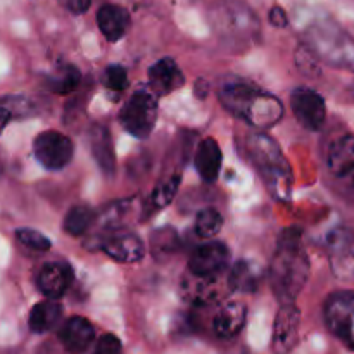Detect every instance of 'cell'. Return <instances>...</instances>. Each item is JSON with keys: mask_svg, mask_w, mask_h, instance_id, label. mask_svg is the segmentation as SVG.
<instances>
[{"mask_svg": "<svg viewBox=\"0 0 354 354\" xmlns=\"http://www.w3.org/2000/svg\"><path fill=\"white\" fill-rule=\"evenodd\" d=\"M220 99L223 106L252 127H273L282 118L283 107L277 97L261 92L244 82H232L221 88Z\"/></svg>", "mask_w": 354, "mask_h": 354, "instance_id": "cell-2", "label": "cell"}, {"mask_svg": "<svg viewBox=\"0 0 354 354\" xmlns=\"http://www.w3.org/2000/svg\"><path fill=\"white\" fill-rule=\"evenodd\" d=\"M325 322L332 334L354 349V292H337L328 297Z\"/></svg>", "mask_w": 354, "mask_h": 354, "instance_id": "cell-6", "label": "cell"}, {"mask_svg": "<svg viewBox=\"0 0 354 354\" xmlns=\"http://www.w3.org/2000/svg\"><path fill=\"white\" fill-rule=\"evenodd\" d=\"M248 154L263 178L268 182L272 194L280 196V192H283V197H287L290 187V169L275 142L265 135H252L248 142Z\"/></svg>", "mask_w": 354, "mask_h": 354, "instance_id": "cell-3", "label": "cell"}, {"mask_svg": "<svg viewBox=\"0 0 354 354\" xmlns=\"http://www.w3.org/2000/svg\"><path fill=\"white\" fill-rule=\"evenodd\" d=\"M149 83L156 95H169L175 90L182 88L185 78L173 59L165 57L149 68Z\"/></svg>", "mask_w": 354, "mask_h": 354, "instance_id": "cell-10", "label": "cell"}, {"mask_svg": "<svg viewBox=\"0 0 354 354\" xmlns=\"http://www.w3.org/2000/svg\"><path fill=\"white\" fill-rule=\"evenodd\" d=\"M310 275V261L301 244L299 228H287L279 241L272 266L270 282L275 296L283 304H292L303 290Z\"/></svg>", "mask_w": 354, "mask_h": 354, "instance_id": "cell-1", "label": "cell"}, {"mask_svg": "<svg viewBox=\"0 0 354 354\" xmlns=\"http://www.w3.org/2000/svg\"><path fill=\"white\" fill-rule=\"evenodd\" d=\"M93 218H95V213L92 207L85 206V204L73 206L64 218V230L73 237H80L88 230Z\"/></svg>", "mask_w": 354, "mask_h": 354, "instance_id": "cell-23", "label": "cell"}, {"mask_svg": "<svg viewBox=\"0 0 354 354\" xmlns=\"http://www.w3.org/2000/svg\"><path fill=\"white\" fill-rule=\"evenodd\" d=\"M196 169L204 182H214L221 169V151L214 138H204L196 152Z\"/></svg>", "mask_w": 354, "mask_h": 354, "instance_id": "cell-17", "label": "cell"}, {"mask_svg": "<svg viewBox=\"0 0 354 354\" xmlns=\"http://www.w3.org/2000/svg\"><path fill=\"white\" fill-rule=\"evenodd\" d=\"M175 249H178V235L171 228L158 230L152 237V251L156 254H169Z\"/></svg>", "mask_w": 354, "mask_h": 354, "instance_id": "cell-26", "label": "cell"}, {"mask_svg": "<svg viewBox=\"0 0 354 354\" xmlns=\"http://www.w3.org/2000/svg\"><path fill=\"white\" fill-rule=\"evenodd\" d=\"M301 313L294 304H283L277 315L273 327L272 348L277 354H287L292 351L299 337Z\"/></svg>", "mask_w": 354, "mask_h": 354, "instance_id": "cell-9", "label": "cell"}, {"mask_svg": "<svg viewBox=\"0 0 354 354\" xmlns=\"http://www.w3.org/2000/svg\"><path fill=\"white\" fill-rule=\"evenodd\" d=\"M328 169L337 176H348L354 169V135L335 140L328 151Z\"/></svg>", "mask_w": 354, "mask_h": 354, "instance_id": "cell-18", "label": "cell"}, {"mask_svg": "<svg viewBox=\"0 0 354 354\" xmlns=\"http://www.w3.org/2000/svg\"><path fill=\"white\" fill-rule=\"evenodd\" d=\"M248 318V308L242 303H227L213 320V330L220 339H234L241 334Z\"/></svg>", "mask_w": 354, "mask_h": 354, "instance_id": "cell-15", "label": "cell"}, {"mask_svg": "<svg viewBox=\"0 0 354 354\" xmlns=\"http://www.w3.org/2000/svg\"><path fill=\"white\" fill-rule=\"evenodd\" d=\"M270 23L277 28H286L287 23H289V17H287L286 10L282 7H273L270 10Z\"/></svg>", "mask_w": 354, "mask_h": 354, "instance_id": "cell-32", "label": "cell"}, {"mask_svg": "<svg viewBox=\"0 0 354 354\" xmlns=\"http://www.w3.org/2000/svg\"><path fill=\"white\" fill-rule=\"evenodd\" d=\"M230 265V251L223 242H206L192 252L189 259L190 275L216 279Z\"/></svg>", "mask_w": 354, "mask_h": 354, "instance_id": "cell-7", "label": "cell"}, {"mask_svg": "<svg viewBox=\"0 0 354 354\" xmlns=\"http://www.w3.org/2000/svg\"><path fill=\"white\" fill-rule=\"evenodd\" d=\"M59 2H61L66 9L71 10L73 14H83L88 10L92 0H59Z\"/></svg>", "mask_w": 354, "mask_h": 354, "instance_id": "cell-31", "label": "cell"}, {"mask_svg": "<svg viewBox=\"0 0 354 354\" xmlns=\"http://www.w3.org/2000/svg\"><path fill=\"white\" fill-rule=\"evenodd\" d=\"M16 237L21 244L26 245L28 249H33V251H48L50 249V241L33 228H19V230H16Z\"/></svg>", "mask_w": 354, "mask_h": 354, "instance_id": "cell-27", "label": "cell"}, {"mask_svg": "<svg viewBox=\"0 0 354 354\" xmlns=\"http://www.w3.org/2000/svg\"><path fill=\"white\" fill-rule=\"evenodd\" d=\"M158 120V99L149 90H138L130 97L120 113V121L128 133L147 138Z\"/></svg>", "mask_w": 354, "mask_h": 354, "instance_id": "cell-4", "label": "cell"}, {"mask_svg": "<svg viewBox=\"0 0 354 354\" xmlns=\"http://www.w3.org/2000/svg\"><path fill=\"white\" fill-rule=\"evenodd\" d=\"M33 152L35 158L38 159V162L44 168L62 169L73 159L75 147H73L71 138L66 137L64 133L48 130L37 135V138L33 142Z\"/></svg>", "mask_w": 354, "mask_h": 354, "instance_id": "cell-5", "label": "cell"}, {"mask_svg": "<svg viewBox=\"0 0 354 354\" xmlns=\"http://www.w3.org/2000/svg\"><path fill=\"white\" fill-rule=\"evenodd\" d=\"M12 116H14V107L10 106L9 99L2 100V102H0V135H2V131L6 130L7 124L10 123Z\"/></svg>", "mask_w": 354, "mask_h": 354, "instance_id": "cell-30", "label": "cell"}, {"mask_svg": "<svg viewBox=\"0 0 354 354\" xmlns=\"http://www.w3.org/2000/svg\"><path fill=\"white\" fill-rule=\"evenodd\" d=\"M62 346L69 353H85L88 346L93 342L95 337V328L86 318L83 317H71L59 332Z\"/></svg>", "mask_w": 354, "mask_h": 354, "instance_id": "cell-12", "label": "cell"}, {"mask_svg": "<svg viewBox=\"0 0 354 354\" xmlns=\"http://www.w3.org/2000/svg\"><path fill=\"white\" fill-rule=\"evenodd\" d=\"M261 280V268L258 265H254V263L241 259L232 268L228 283H230L232 290H235V292H256Z\"/></svg>", "mask_w": 354, "mask_h": 354, "instance_id": "cell-19", "label": "cell"}, {"mask_svg": "<svg viewBox=\"0 0 354 354\" xmlns=\"http://www.w3.org/2000/svg\"><path fill=\"white\" fill-rule=\"evenodd\" d=\"M348 176H349V178H351V180H353V183H354V169H353V171H351V173H349V175H348Z\"/></svg>", "mask_w": 354, "mask_h": 354, "instance_id": "cell-33", "label": "cell"}, {"mask_svg": "<svg viewBox=\"0 0 354 354\" xmlns=\"http://www.w3.org/2000/svg\"><path fill=\"white\" fill-rule=\"evenodd\" d=\"M290 107L294 116L308 130H318L324 127L327 109L324 97L311 88H296L290 95Z\"/></svg>", "mask_w": 354, "mask_h": 354, "instance_id": "cell-8", "label": "cell"}, {"mask_svg": "<svg viewBox=\"0 0 354 354\" xmlns=\"http://www.w3.org/2000/svg\"><path fill=\"white\" fill-rule=\"evenodd\" d=\"M90 149L92 156L107 176L114 175V166H116V158H114L113 140H111L109 130L102 124H93L90 128Z\"/></svg>", "mask_w": 354, "mask_h": 354, "instance_id": "cell-16", "label": "cell"}, {"mask_svg": "<svg viewBox=\"0 0 354 354\" xmlns=\"http://www.w3.org/2000/svg\"><path fill=\"white\" fill-rule=\"evenodd\" d=\"M97 24L109 41H118L127 35L130 28V12L124 7L106 3L97 12Z\"/></svg>", "mask_w": 354, "mask_h": 354, "instance_id": "cell-13", "label": "cell"}, {"mask_svg": "<svg viewBox=\"0 0 354 354\" xmlns=\"http://www.w3.org/2000/svg\"><path fill=\"white\" fill-rule=\"evenodd\" d=\"M80 82H82L80 69L73 64H66L59 69V73L48 78V88L57 95H69L78 88Z\"/></svg>", "mask_w": 354, "mask_h": 354, "instance_id": "cell-22", "label": "cell"}, {"mask_svg": "<svg viewBox=\"0 0 354 354\" xmlns=\"http://www.w3.org/2000/svg\"><path fill=\"white\" fill-rule=\"evenodd\" d=\"M93 354H121V341L113 334H106L95 344Z\"/></svg>", "mask_w": 354, "mask_h": 354, "instance_id": "cell-29", "label": "cell"}, {"mask_svg": "<svg viewBox=\"0 0 354 354\" xmlns=\"http://www.w3.org/2000/svg\"><path fill=\"white\" fill-rule=\"evenodd\" d=\"M104 85L114 92H121L128 86V73L123 66L111 64L104 71Z\"/></svg>", "mask_w": 354, "mask_h": 354, "instance_id": "cell-28", "label": "cell"}, {"mask_svg": "<svg viewBox=\"0 0 354 354\" xmlns=\"http://www.w3.org/2000/svg\"><path fill=\"white\" fill-rule=\"evenodd\" d=\"M62 317V306L55 301H44V303L35 304L33 310L30 313V324L31 332L35 334H45V332L52 330L55 325L59 324Z\"/></svg>", "mask_w": 354, "mask_h": 354, "instance_id": "cell-20", "label": "cell"}, {"mask_svg": "<svg viewBox=\"0 0 354 354\" xmlns=\"http://www.w3.org/2000/svg\"><path fill=\"white\" fill-rule=\"evenodd\" d=\"M180 182H182L180 175H173L171 178L166 180L165 183L156 187V190L151 196V204L154 206V209H162V207H166L173 199H175L176 192H178Z\"/></svg>", "mask_w": 354, "mask_h": 354, "instance_id": "cell-25", "label": "cell"}, {"mask_svg": "<svg viewBox=\"0 0 354 354\" xmlns=\"http://www.w3.org/2000/svg\"><path fill=\"white\" fill-rule=\"evenodd\" d=\"M104 252L118 263H137L144 258V242L133 234L114 235L104 242Z\"/></svg>", "mask_w": 354, "mask_h": 354, "instance_id": "cell-14", "label": "cell"}, {"mask_svg": "<svg viewBox=\"0 0 354 354\" xmlns=\"http://www.w3.org/2000/svg\"><path fill=\"white\" fill-rule=\"evenodd\" d=\"M196 234L203 239H211L223 228V218L213 207L203 209L196 218Z\"/></svg>", "mask_w": 354, "mask_h": 354, "instance_id": "cell-24", "label": "cell"}, {"mask_svg": "<svg viewBox=\"0 0 354 354\" xmlns=\"http://www.w3.org/2000/svg\"><path fill=\"white\" fill-rule=\"evenodd\" d=\"M216 279H201L194 277L182 283V296L192 304H207L216 297Z\"/></svg>", "mask_w": 354, "mask_h": 354, "instance_id": "cell-21", "label": "cell"}, {"mask_svg": "<svg viewBox=\"0 0 354 354\" xmlns=\"http://www.w3.org/2000/svg\"><path fill=\"white\" fill-rule=\"evenodd\" d=\"M71 282L73 270L68 263H50V265H45L38 273V289L52 301L64 296Z\"/></svg>", "mask_w": 354, "mask_h": 354, "instance_id": "cell-11", "label": "cell"}]
</instances>
